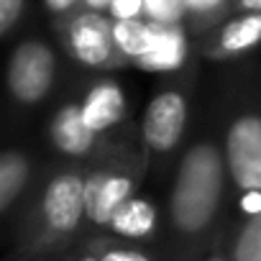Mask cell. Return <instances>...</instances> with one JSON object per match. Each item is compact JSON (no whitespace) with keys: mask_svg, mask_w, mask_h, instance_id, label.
Segmentation results:
<instances>
[{"mask_svg":"<svg viewBox=\"0 0 261 261\" xmlns=\"http://www.w3.org/2000/svg\"><path fill=\"white\" fill-rule=\"evenodd\" d=\"M223 174L215 146L197 144L185 154L172 190V220L179 230L197 233L213 220L223 197Z\"/></svg>","mask_w":261,"mask_h":261,"instance_id":"1","label":"cell"},{"mask_svg":"<svg viewBox=\"0 0 261 261\" xmlns=\"http://www.w3.org/2000/svg\"><path fill=\"white\" fill-rule=\"evenodd\" d=\"M54 72H57V59L51 49L41 41H23L21 46H16L8 64L11 95L23 105L39 102L41 97H46L54 82Z\"/></svg>","mask_w":261,"mask_h":261,"instance_id":"2","label":"cell"},{"mask_svg":"<svg viewBox=\"0 0 261 261\" xmlns=\"http://www.w3.org/2000/svg\"><path fill=\"white\" fill-rule=\"evenodd\" d=\"M225 164L243 192H261V118L241 115L225 136Z\"/></svg>","mask_w":261,"mask_h":261,"instance_id":"3","label":"cell"},{"mask_svg":"<svg viewBox=\"0 0 261 261\" xmlns=\"http://www.w3.org/2000/svg\"><path fill=\"white\" fill-rule=\"evenodd\" d=\"M64 36L72 57L85 67H105L118 51L113 39V21H108L102 13H77L67 23Z\"/></svg>","mask_w":261,"mask_h":261,"instance_id":"4","label":"cell"},{"mask_svg":"<svg viewBox=\"0 0 261 261\" xmlns=\"http://www.w3.org/2000/svg\"><path fill=\"white\" fill-rule=\"evenodd\" d=\"M185 123H187V100L179 92L167 90L149 102L141 123V136L149 149L169 151L172 146L179 144Z\"/></svg>","mask_w":261,"mask_h":261,"instance_id":"5","label":"cell"},{"mask_svg":"<svg viewBox=\"0 0 261 261\" xmlns=\"http://www.w3.org/2000/svg\"><path fill=\"white\" fill-rule=\"evenodd\" d=\"M41 215L51 233H69L85 215V179L64 172L57 174L41 200Z\"/></svg>","mask_w":261,"mask_h":261,"instance_id":"6","label":"cell"},{"mask_svg":"<svg viewBox=\"0 0 261 261\" xmlns=\"http://www.w3.org/2000/svg\"><path fill=\"white\" fill-rule=\"evenodd\" d=\"M134 182L123 174H95L85 179V215L95 225L113 223L115 213L130 200Z\"/></svg>","mask_w":261,"mask_h":261,"instance_id":"7","label":"cell"},{"mask_svg":"<svg viewBox=\"0 0 261 261\" xmlns=\"http://www.w3.org/2000/svg\"><path fill=\"white\" fill-rule=\"evenodd\" d=\"M123 115H125V95L110 80L97 82L82 102V118L90 125L92 134H100V130L118 125L123 120Z\"/></svg>","mask_w":261,"mask_h":261,"instance_id":"8","label":"cell"},{"mask_svg":"<svg viewBox=\"0 0 261 261\" xmlns=\"http://www.w3.org/2000/svg\"><path fill=\"white\" fill-rule=\"evenodd\" d=\"M51 141L67 156H82L92 149L95 134L82 118V105H64L51 120Z\"/></svg>","mask_w":261,"mask_h":261,"instance_id":"9","label":"cell"},{"mask_svg":"<svg viewBox=\"0 0 261 261\" xmlns=\"http://www.w3.org/2000/svg\"><path fill=\"white\" fill-rule=\"evenodd\" d=\"M154 26V44L151 51L139 59L136 64L146 72H174L187 59V36L182 26Z\"/></svg>","mask_w":261,"mask_h":261,"instance_id":"10","label":"cell"},{"mask_svg":"<svg viewBox=\"0 0 261 261\" xmlns=\"http://www.w3.org/2000/svg\"><path fill=\"white\" fill-rule=\"evenodd\" d=\"M110 228L123 238H144L156 228V210L149 200L130 197L113 218Z\"/></svg>","mask_w":261,"mask_h":261,"instance_id":"11","label":"cell"},{"mask_svg":"<svg viewBox=\"0 0 261 261\" xmlns=\"http://www.w3.org/2000/svg\"><path fill=\"white\" fill-rule=\"evenodd\" d=\"M261 44V13H243L220 29L218 49L223 54H243Z\"/></svg>","mask_w":261,"mask_h":261,"instance_id":"12","label":"cell"},{"mask_svg":"<svg viewBox=\"0 0 261 261\" xmlns=\"http://www.w3.org/2000/svg\"><path fill=\"white\" fill-rule=\"evenodd\" d=\"M113 39H115L118 54L139 62V59H144L151 51L154 26L149 21H144V18H136V21H113Z\"/></svg>","mask_w":261,"mask_h":261,"instance_id":"13","label":"cell"},{"mask_svg":"<svg viewBox=\"0 0 261 261\" xmlns=\"http://www.w3.org/2000/svg\"><path fill=\"white\" fill-rule=\"evenodd\" d=\"M29 179V162L21 151H6L0 156V210L8 213V207L21 195Z\"/></svg>","mask_w":261,"mask_h":261,"instance_id":"14","label":"cell"},{"mask_svg":"<svg viewBox=\"0 0 261 261\" xmlns=\"http://www.w3.org/2000/svg\"><path fill=\"white\" fill-rule=\"evenodd\" d=\"M233 261H261V213L248 218L241 228L233 246Z\"/></svg>","mask_w":261,"mask_h":261,"instance_id":"15","label":"cell"},{"mask_svg":"<svg viewBox=\"0 0 261 261\" xmlns=\"http://www.w3.org/2000/svg\"><path fill=\"white\" fill-rule=\"evenodd\" d=\"M144 16L149 23L159 26H179L182 18L187 16V8L182 0H146Z\"/></svg>","mask_w":261,"mask_h":261,"instance_id":"16","label":"cell"},{"mask_svg":"<svg viewBox=\"0 0 261 261\" xmlns=\"http://www.w3.org/2000/svg\"><path fill=\"white\" fill-rule=\"evenodd\" d=\"M146 0H113L108 13L113 21H136L144 16Z\"/></svg>","mask_w":261,"mask_h":261,"instance_id":"17","label":"cell"},{"mask_svg":"<svg viewBox=\"0 0 261 261\" xmlns=\"http://www.w3.org/2000/svg\"><path fill=\"white\" fill-rule=\"evenodd\" d=\"M23 13V0H0V34H8Z\"/></svg>","mask_w":261,"mask_h":261,"instance_id":"18","label":"cell"},{"mask_svg":"<svg viewBox=\"0 0 261 261\" xmlns=\"http://www.w3.org/2000/svg\"><path fill=\"white\" fill-rule=\"evenodd\" d=\"M100 261H151L149 256H144V253H139V251H130V248H102L100 251V256H97Z\"/></svg>","mask_w":261,"mask_h":261,"instance_id":"19","label":"cell"},{"mask_svg":"<svg viewBox=\"0 0 261 261\" xmlns=\"http://www.w3.org/2000/svg\"><path fill=\"white\" fill-rule=\"evenodd\" d=\"M187 13L192 16H207V13H215L220 11V6L225 3V0H182Z\"/></svg>","mask_w":261,"mask_h":261,"instance_id":"20","label":"cell"},{"mask_svg":"<svg viewBox=\"0 0 261 261\" xmlns=\"http://www.w3.org/2000/svg\"><path fill=\"white\" fill-rule=\"evenodd\" d=\"M44 3L51 13H67L69 8H74L80 3V0H44Z\"/></svg>","mask_w":261,"mask_h":261,"instance_id":"21","label":"cell"},{"mask_svg":"<svg viewBox=\"0 0 261 261\" xmlns=\"http://www.w3.org/2000/svg\"><path fill=\"white\" fill-rule=\"evenodd\" d=\"M82 3L87 6V11H92V13H102V11L110 8L113 0H82Z\"/></svg>","mask_w":261,"mask_h":261,"instance_id":"22","label":"cell"},{"mask_svg":"<svg viewBox=\"0 0 261 261\" xmlns=\"http://www.w3.org/2000/svg\"><path fill=\"white\" fill-rule=\"evenodd\" d=\"M243 13H261V0H238Z\"/></svg>","mask_w":261,"mask_h":261,"instance_id":"23","label":"cell"},{"mask_svg":"<svg viewBox=\"0 0 261 261\" xmlns=\"http://www.w3.org/2000/svg\"><path fill=\"white\" fill-rule=\"evenodd\" d=\"M77 261H100L97 256H82V258H77Z\"/></svg>","mask_w":261,"mask_h":261,"instance_id":"24","label":"cell"},{"mask_svg":"<svg viewBox=\"0 0 261 261\" xmlns=\"http://www.w3.org/2000/svg\"><path fill=\"white\" fill-rule=\"evenodd\" d=\"M210 261H220V258H210Z\"/></svg>","mask_w":261,"mask_h":261,"instance_id":"25","label":"cell"}]
</instances>
